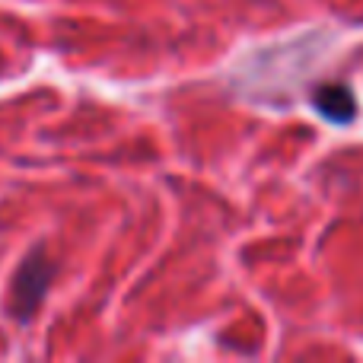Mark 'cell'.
<instances>
[{
  "mask_svg": "<svg viewBox=\"0 0 363 363\" xmlns=\"http://www.w3.org/2000/svg\"><path fill=\"white\" fill-rule=\"evenodd\" d=\"M51 274H55V268H51V262L42 252H32V255L19 264L16 281H13V309H16V315L29 319V315L35 313V306L42 303L45 290H48Z\"/></svg>",
  "mask_w": 363,
  "mask_h": 363,
  "instance_id": "obj_1",
  "label": "cell"
},
{
  "mask_svg": "<svg viewBox=\"0 0 363 363\" xmlns=\"http://www.w3.org/2000/svg\"><path fill=\"white\" fill-rule=\"evenodd\" d=\"M313 106L322 118L335 121V125H347L357 115V99L345 83H325L313 93Z\"/></svg>",
  "mask_w": 363,
  "mask_h": 363,
  "instance_id": "obj_2",
  "label": "cell"
}]
</instances>
